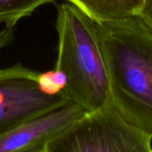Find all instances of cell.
I'll use <instances>...</instances> for the list:
<instances>
[{
    "label": "cell",
    "mask_w": 152,
    "mask_h": 152,
    "mask_svg": "<svg viewBox=\"0 0 152 152\" xmlns=\"http://www.w3.org/2000/svg\"><path fill=\"white\" fill-rule=\"evenodd\" d=\"M99 25L110 101L152 135V28L138 15Z\"/></svg>",
    "instance_id": "1"
},
{
    "label": "cell",
    "mask_w": 152,
    "mask_h": 152,
    "mask_svg": "<svg viewBox=\"0 0 152 152\" xmlns=\"http://www.w3.org/2000/svg\"><path fill=\"white\" fill-rule=\"evenodd\" d=\"M58 52L54 69L66 77L64 93L86 112L110 100L100 25L73 4L57 5Z\"/></svg>",
    "instance_id": "2"
},
{
    "label": "cell",
    "mask_w": 152,
    "mask_h": 152,
    "mask_svg": "<svg viewBox=\"0 0 152 152\" xmlns=\"http://www.w3.org/2000/svg\"><path fill=\"white\" fill-rule=\"evenodd\" d=\"M152 135L128 123L109 102L86 112L46 152H151Z\"/></svg>",
    "instance_id": "3"
},
{
    "label": "cell",
    "mask_w": 152,
    "mask_h": 152,
    "mask_svg": "<svg viewBox=\"0 0 152 152\" xmlns=\"http://www.w3.org/2000/svg\"><path fill=\"white\" fill-rule=\"evenodd\" d=\"M39 76V71L21 63L0 69V135L69 101L64 91L45 92Z\"/></svg>",
    "instance_id": "4"
},
{
    "label": "cell",
    "mask_w": 152,
    "mask_h": 152,
    "mask_svg": "<svg viewBox=\"0 0 152 152\" xmlns=\"http://www.w3.org/2000/svg\"><path fill=\"white\" fill-rule=\"evenodd\" d=\"M86 111L72 101L31 118L0 135V152H46Z\"/></svg>",
    "instance_id": "5"
},
{
    "label": "cell",
    "mask_w": 152,
    "mask_h": 152,
    "mask_svg": "<svg viewBox=\"0 0 152 152\" xmlns=\"http://www.w3.org/2000/svg\"><path fill=\"white\" fill-rule=\"evenodd\" d=\"M99 24L137 15L143 0H66Z\"/></svg>",
    "instance_id": "6"
},
{
    "label": "cell",
    "mask_w": 152,
    "mask_h": 152,
    "mask_svg": "<svg viewBox=\"0 0 152 152\" xmlns=\"http://www.w3.org/2000/svg\"><path fill=\"white\" fill-rule=\"evenodd\" d=\"M55 0H0V24L14 28L25 17L30 16L37 8Z\"/></svg>",
    "instance_id": "7"
},
{
    "label": "cell",
    "mask_w": 152,
    "mask_h": 152,
    "mask_svg": "<svg viewBox=\"0 0 152 152\" xmlns=\"http://www.w3.org/2000/svg\"><path fill=\"white\" fill-rule=\"evenodd\" d=\"M39 84L45 92L58 94L63 92L66 85V77L62 72L53 68L52 70L40 72Z\"/></svg>",
    "instance_id": "8"
},
{
    "label": "cell",
    "mask_w": 152,
    "mask_h": 152,
    "mask_svg": "<svg viewBox=\"0 0 152 152\" xmlns=\"http://www.w3.org/2000/svg\"><path fill=\"white\" fill-rule=\"evenodd\" d=\"M137 15L152 28V0H143Z\"/></svg>",
    "instance_id": "9"
},
{
    "label": "cell",
    "mask_w": 152,
    "mask_h": 152,
    "mask_svg": "<svg viewBox=\"0 0 152 152\" xmlns=\"http://www.w3.org/2000/svg\"><path fill=\"white\" fill-rule=\"evenodd\" d=\"M14 40V28L4 27L0 29V52Z\"/></svg>",
    "instance_id": "10"
}]
</instances>
